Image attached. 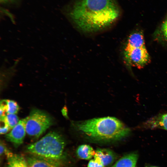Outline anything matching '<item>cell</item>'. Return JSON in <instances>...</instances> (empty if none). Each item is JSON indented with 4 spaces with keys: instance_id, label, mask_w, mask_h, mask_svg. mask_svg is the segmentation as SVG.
Instances as JSON below:
<instances>
[{
    "instance_id": "obj_1",
    "label": "cell",
    "mask_w": 167,
    "mask_h": 167,
    "mask_svg": "<svg viewBox=\"0 0 167 167\" xmlns=\"http://www.w3.org/2000/svg\"><path fill=\"white\" fill-rule=\"evenodd\" d=\"M120 11L113 0H78L70 16L78 27L92 32L106 28L118 18Z\"/></svg>"
},
{
    "instance_id": "obj_2",
    "label": "cell",
    "mask_w": 167,
    "mask_h": 167,
    "mask_svg": "<svg viewBox=\"0 0 167 167\" xmlns=\"http://www.w3.org/2000/svg\"><path fill=\"white\" fill-rule=\"evenodd\" d=\"M75 127L90 138L102 141L118 140L126 137L130 129L114 117L95 118L79 122Z\"/></svg>"
},
{
    "instance_id": "obj_3",
    "label": "cell",
    "mask_w": 167,
    "mask_h": 167,
    "mask_svg": "<svg viewBox=\"0 0 167 167\" xmlns=\"http://www.w3.org/2000/svg\"><path fill=\"white\" fill-rule=\"evenodd\" d=\"M66 146L64 138L59 133H49L37 141L27 145L28 154L54 160H62Z\"/></svg>"
},
{
    "instance_id": "obj_4",
    "label": "cell",
    "mask_w": 167,
    "mask_h": 167,
    "mask_svg": "<svg viewBox=\"0 0 167 167\" xmlns=\"http://www.w3.org/2000/svg\"><path fill=\"white\" fill-rule=\"evenodd\" d=\"M123 56L126 64L138 69L143 68L150 62L142 32L135 31L129 36L124 48Z\"/></svg>"
},
{
    "instance_id": "obj_5",
    "label": "cell",
    "mask_w": 167,
    "mask_h": 167,
    "mask_svg": "<svg viewBox=\"0 0 167 167\" xmlns=\"http://www.w3.org/2000/svg\"><path fill=\"white\" fill-rule=\"evenodd\" d=\"M53 123L52 118L49 115L43 111L34 109L27 117L26 133L31 137L37 138Z\"/></svg>"
},
{
    "instance_id": "obj_6",
    "label": "cell",
    "mask_w": 167,
    "mask_h": 167,
    "mask_svg": "<svg viewBox=\"0 0 167 167\" xmlns=\"http://www.w3.org/2000/svg\"><path fill=\"white\" fill-rule=\"evenodd\" d=\"M27 117L19 120L17 124L10 132L6 134V140L12 143L15 148H18L23 143L26 133L25 126Z\"/></svg>"
},
{
    "instance_id": "obj_7",
    "label": "cell",
    "mask_w": 167,
    "mask_h": 167,
    "mask_svg": "<svg viewBox=\"0 0 167 167\" xmlns=\"http://www.w3.org/2000/svg\"><path fill=\"white\" fill-rule=\"evenodd\" d=\"M25 157L28 167H64L62 160L48 159L29 154Z\"/></svg>"
},
{
    "instance_id": "obj_8",
    "label": "cell",
    "mask_w": 167,
    "mask_h": 167,
    "mask_svg": "<svg viewBox=\"0 0 167 167\" xmlns=\"http://www.w3.org/2000/svg\"><path fill=\"white\" fill-rule=\"evenodd\" d=\"M140 127L145 129H161L167 131V112L151 118L144 122Z\"/></svg>"
},
{
    "instance_id": "obj_9",
    "label": "cell",
    "mask_w": 167,
    "mask_h": 167,
    "mask_svg": "<svg viewBox=\"0 0 167 167\" xmlns=\"http://www.w3.org/2000/svg\"><path fill=\"white\" fill-rule=\"evenodd\" d=\"M95 151L94 156L98 157L105 167L111 165L116 159V155L109 149L99 148Z\"/></svg>"
},
{
    "instance_id": "obj_10",
    "label": "cell",
    "mask_w": 167,
    "mask_h": 167,
    "mask_svg": "<svg viewBox=\"0 0 167 167\" xmlns=\"http://www.w3.org/2000/svg\"><path fill=\"white\" fill-rule=\"evenodd\" d=\"M138 159L136 153H131L120 158L111 167H136Z\"/></svg>"
},
{
    "instance_id": "obj_11",
    "label": "cell",
    "mask_w": 167,
    "mask_h": 167,
    "mask_svg": "<svg viewBox=\"0 0 167 167\" xmlns=\"http://www.w3.org/2000/svg\"><path fill=\"white\" fill-rule=\"evenodd\" d=\"M96 151L89 145L86 144L79 145L76 150L77 156L82 160H91L94 157Z\"/></svg>"
},
{
    "instance_id": "obj_12",
    "label": "cell",
    "mask_w": 167,
    "mask_h": 167,
    "mask_svg": "<svg viewBox=\"0 0 167 167\" xmlns=\"http://www.w3.org/2000/svg\"><path fill=\"white\" fill-rule=\"evenodd\" d=\"M7 167H28L25 156L18 154L8 158Z\"/></svg>"
},
{
    "instance_id": "obj_13",
    "label": "cell",
    "mask_w": 167,
    "mask_h": 167,
    "mask_svg": "<svg viewBox=\"0 0 167 167\" xmlns=\"http://www.w3.org/2000/svg\"><path fill=\"white\" fill-rule=\"evenodd\" d=\"M0 107L4 109L6 113L16 114L19 110V107L17 102L12 100H2L0 101Z\"/></svg>"
},
{
    "instance_id": "obj_14",
    "label": "cell",
    "mask_w": 167,
    "mask_h": 167,
    "mask_svg": "<svg viewBox=\"0 0 167 167\" xmlns=\"http://www.w3.org/2000/svg\"><path fill=\"white\" fill-rule=\"evenodd\" d=\"M6 118L11 129L16 126L19 121L18 117L15 114L6 113Z\"/></svg>"
},
{
    "instance_id": "obj_15",
    "label": "cell",
    "mask_w": 167,
    "mask_h": 167,
    "mask_svg": "<svg viewBox=\"0 0 167 167\" xmlns=\"http://www.w3.org/2000/svg\"><path fill=\"white\" fill-rule=\"evenodd\" d=\"M14 154L8 148L5 143L2 140L0 144V155L2 156H5L8 158L12 156Z\"/></svg>"
},
{
    "instance_id": "obj_16",
    "label": "cell",
    "mask_w": 167,
    "mask_h": 167,
    "mask_svg": "<svg viewBox=\"0 0 167 167\" xmlns=\"http://www.w3.org/2000/svg\"><path fill=\"white\" fill-rule=\"evenodd\" d=\"M159 31L162 38L167 42V14L161 24Z\"/></svg>"
},
{
    "instance_id": "obj_17",
    "label": "cell",
    "mask_w": 167,
    "mask_h": 167,
    "mask_svg": "<svg viewBox=\"0 0 167 167\" xmlns=\"http://www.w3.org/2000/svg\"><path fill=\"white\" fill-rule=\"evenodd\" d=\"M6 115L0 117V133L1 135L6 134L11 129L6 121Z\"/></svg>"
},
{
    "instance_id": "obj_18",
    "label": "cell",
    "mask_w": 167,
    "mask_h": 167,
    "mask_svg": "<svg viewBox=\"0 0 167 167\" xmlns=\"http://www.w3.org/2000/svg\"><path fill=\"white\" fill-rule=\"evenodd\" d=\"M88 167H105L100 159L94 156V158L91 159L88 165Z\"/></svg>"
},
{
    "instance_id": "obj_19",
    "label": "cell",
    "mask_w": 167,
    "mask_h": 167,
    "mask_svg": "<svg viewBox=\"0 0 167 167\" xmlns=\"http://www.w3.org/2000/svg\"><path fill=\"white\" fill-rule=\"evenodd\" d=\"M10 0H0V1L2 2H5Z\"/></svg>"
},
{
    "instance_id": "obj_20",
    "label": "cell",
    "mask_w": 167,
    "mask_h": 167,
    "mask_svg": "<svg viewBox=\"0 0 167 167\" xmlns=\"http://www.w3.org/2000/svg\"><path fill=\"white\" fill-rule=\"evenodd\" d=\"M155 167V166H152V167Z\"/></svg>"
}]
</instances>
